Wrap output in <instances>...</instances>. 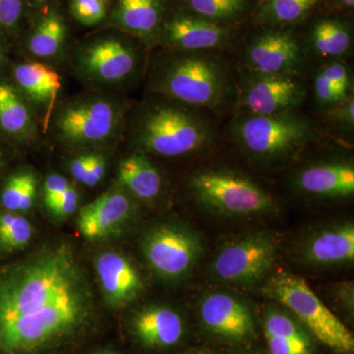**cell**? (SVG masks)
<instances>
[{
    "instance_id": "6da1fadb",
    "label": "cell",
    "mask_w": 354,
    "mask_h": 354,
    "mask_svg": "<svg viewBox=\"0 0 354 354\" xmlns=\"http://www.w3.org/2000/svg\"><path fill=\"white\" fill-rule=\"evenodd\" d=\"M92 293L71 247L60 244L0 269V354H26L87 323Z\"/></svg>"
},
{
    "instance_id": "7a4b0ae2",
    "label": "cell",
    "mask_w": 354,
    "mask_h": 354,
    "mask_svg": "<svg viewBox=\"0 0 354 354\" xmlns=\"http://www.w3.org/2000/svg\"><path fill=\"white\" fill-rule=\"evenodd\" d=\"M146 94L127 113L123 135L133 150L165 158L205 157L225 141L215 114L165 95Z\"/></svg>"
},
{
    "instance_id": "3957f363",
    "label": "cell",
    "mask_w": 354,
    "mask_h": 354,
    "mask_svg": "<svg viewBox=\"0 0 354 354\" xmlns=\"http://www.w3.org/2000/svg\"><path fill=\"white\" fill-rule=\"evenodd\" d=\"M232 55L160 48L149 57L146 93L205 109L220 120L230 116L237 102V68Z\"/></svg>"
},
{
    "instance_id": "277c9868",
    "label": "cell",
    "mask_w": 354,
    "mask_h": 354,
    "mask_svg": "<svg viewBox=\"0 0 354 354\" xmlns=\"http://www.w3.org/2000/svg\"><path fill=\"white\" fill-rule=\"evenodd\" d=\"M223 133L237 152L262 169L295 164L312 146L330 136L320 120L301 109L269 115L232 113Z\"/></svg>"
},
{
    "instance_id": "5b68a950",
    "label": "cell",
    "mask_w": 354,
    "mask_h": 354,
    "mask_svg": "<svg viewBox=\"0 0 354 354\" xmlns=\"http://www.w3.org/2000/svg\"><path fill=\"white\" fill-rule=\"evenodd\" d=\"M130 106L118 93L88 90L57 104L48 127L65 148H102L122 136Z\"/></svg>"
},
{
    "instance_id": "8992f818",
    "label": "cell",
    "mask_w": 354,
    "mask_h": 354,
    "mask_svg": "<svg viewBox=\"0 0 354 354\" xmlns=\"http://www.w3.org/2000/svg\"><path fill=\"white\" fill-rule=\"evenodd\" d=\"M114 31L85 39L71 53L72 71L88 90L120 93L145 77L151 50L138 39Z\"/></svg>"
},
{
    "instance_id": "52a82bcc",
    "label": "cell",
    "mask_w": 354,
    "mask_h": 354,
    "mask_svg": "<svg viewBox=\"0 0 354 354\" xmlns=\"http://www.w3.org/2000/svg\"><path fill=\"white\" fill-rule=\"evenodd\" d=\"M188 192L198 206L228 218L264 216L277 208L276 200L252 176L235 167L208 165L191 172Z\"/></svg>"
},
{
    "instance_id": "ba28073f",
    "label": "cell",
    "mask_w": 354,
    "mask_h": 354,
    "mask_svg": "<svg viewBox=\"0 0 354 354\" xmlns=\"http://www.w3.org/2000/svg\"><path fill=\"white\" fill-rule=\"evenodd\" d=\"M271 297L304 326L315 337L339 354H353L354 337L351 330L317 297L304 279L290 272H278L263 288Z\"/></svg>"
},
{
    "instance_id": "9c48e42d",
    "label": "cell",
    "mask_w": 354,
    "mask_h": 354,
    "mask_svg": "<svg viewBox=\"0 0 354 354\" xmlns=\"http://www.w3.org/2000/svg\"><path fill=\"white\" fill-rule=\"evenodd\" d=\"M235 48V65L241 71L304 76L309 64L295 26L255 25Z\"/></svg>"
},
{
    "instance_id": "30bf717a",
    "label": "cell",
    "mask_w": 354,
    "mask_h": 354,
    "mask_svg": "<svg viewBox=\"0 0 354 354\" xmlns=\"http://www.w3.org/2000/svg\"><path fill=\"white\" fill-rule=\"evenodd\" d=\"M278 251L279 241L272 232H248L221 247L212 262V274L230 285H255L271 271Z\"/></svg>"
},
{
    "instance_id": "8fae6325",
    "label": "cell",
    "mask_w": 354,
    "mask_h": 354,
    "mask_svg": "<svg viewBox=\"0 0 354 354\" xmlns=\"http://www.w3.org/2000/svg\"><path fill=\"white\" fill-rule=\"evenodd\" d=\"M309 94L304 76L264 75L237 69L234 113L269 115L301 109Z\"/></svg>"
},
{
    "instance_id": "7c38bea8",
    "label": "cell",
    "mask_w": 354,
    "mask_h": 354,
    "mask_svg": "<svg viewBox=\"0 0 354 354\" xmlns=\"http://www.w3.org/2000/svg\"><path fill=\"white\" fill-rule=\"evenodd\" d=\"M144 257L158 276L169 281L185 278L203 254L201 237L181 223H167L149 230L142 241Z\"/></svg>"
},
{
    "instance_id": "4fadbf2b",
    "label": "cell",
    "mask_w": 354,
    "mask_h": 354,
    "mask_svg": "<svg viewBox=\"0 0 354 354\" xmlns=\"http://www.w3.org/2000/svg\"><path fill=\"white\" fill-rule=\"evenodd\" d=\"M290 186L299 196L316 201H341L354 195V162L351 156L332 155L298 165Z\"/></svg>"
},
{
    "instance_id": "5bb4252c",
    "label": "cell",
    "mask_w": 354,
    "mask_h": 354,
    "mask_svg": "<svg viewBox=\"0 0 354 354\" xmlns=\"http://www.w3.org/2000/svg\"><path fill=\"white\" fill-rule=\"evenodd\" d=\"M239 27L216 24L180 8L167 14L158 46L177 50L232 51L239 38Z\"/></svg>"
},
{
    "instance_id": "9a60e30c",
    "label": "cell",
    "mask_w": 354,
    "mask_h": 354,
    "mask_svg": "<svg viewBox=\"0 0 354 354\" xmlns=\"http://www.w3.org/2000/svg\"><path fill=\"white\" fill-rule=\"evenodd\" d=\"M203 330L225 344H247L255 335L256 324L252 311L245 302L227 292L208 293L199 304Z\"/></svg>"
},
{
    "instance_id": "2e32d148",
    "label": "cell",
    "mask_w": 354,
    "mask_h": 354,
    "mask_svg": "<svg viewBox=\"0 0 354 354\" xmlns=\"http://www.w3.org/2000/svg\"><path fill=\"white\" fill-rule=\"evenodd\" d=\"M300 39L309 62L322 65L348 60L354 48L353 22L351 16L323 13L309 21Z\"/></svg>"
},
{
    "instance_id": "e0dca14e",
    "label": "cell",
    "mask_w": 354,
    "mask_h": 354,
    "mask_svg": "<svg viewBox=\"0 0 354 354\" xmlns=\"http://www.w3.org/2000/svg\"><path fill=\"white\" fill-rule=\"evenodd\" d=\"M167 14V0H118L109 26L138 39L152 51L158 46Z\"/></svg>"
},
{
    "instance_id": "ac0fdd59",
    "label": "cell",
    "mask_w": 354,
    "mask_h": 354,
    "mask_svg": "<svg viewBox=\"0 0 354 354\" xmlns=\"http://www.w3.org/2000/svg\"><path fill=\"white\" fill-rule=\"evenodd\" d=\"M297 251L304 263L317 267L353 263V223L339 221L316 228L302 239Z\"/></svg>"
},
{
    "instance_id": "d6986e66",
    "label": "cell",
    "mask_w": 354,
    "mask_h": 354,
    "mask_svg": "<svg viewBox=\"0 0 354 354\" xmlns=\"http://www.w3.org/2000/svg\"><path fill=\"white\" fill-rule=\"evenodd\" d=\"M131 195L122 188L106 191L79 212L77 225L86 239H104L122 227L134 213Z\"/></svg>"
},
{
    "instance_id": "ffe728a7",
    "label": "cell",
    "mask_w": 354,
    "mask_h": 354,
    "mask_svg": "<svg viewBox=\"0 0 354 354\" xmlns=\"http://www.w3.org/2000/svg\"><path fill=\"white\" fill-rule=\"evenodd\" d=\"M10 80L32 109L43 114L44 127H48L62 88L57 70L43 62H20L11 70Z\"/></svg>"
},
{
    "instance_id": "44dd1931",
    "label": "cell",
    "mask_w": 354,
    "mask_h": 354,
    "mask_svg": "<svg viewBox=\"0 0 354 354\" xmlns=\"http://www.w3.org/2000/svg\"><path fill=\"white\" fill-rule=\"evenodd\" d=\"M97 278L111 306L131 304L143 291V281L127 258L115 252L102 253L95 263Z\"/></svg>"
},
{
    "instance_id": "7402d4cb",
    "label": "cell",
    "mask_w": 354,
    "mask_h": 354,
    "mask_svg": "<svg viewBox=\"0 0 354 354\" xmlns=\"http://www.w3.org/2000/svg\"><path fill=\"white\" fill-rule=\"evenodd\" d=\"M133 329L147 348H169L183 341L186 324L181 314L171 307L152 305L137 313Z\"/></svg>"
},
{
    "instance_id": "603a6c76",
    "label": "cell",
    "mask_w": 354,
    "mask_h": 354,
    "mask_svg": "<svg viewBox=\"0 0 354 354\" xmlns=\"http://www.w3.org/2000/svg\"><path fill=\"white\" fill-rule=\"evenodd\" d=\"M263 325L269 354H314L313 337L288 310L268 309Z\"/></svg>"
},
{
    "instance_id": "cb8c5ba5",
    "label": "cell",
    "mask_w": 354,
    "mask_h": 354,
    "mask_svg": "<svg viewBox=\"0 0 354 354\" xmlns=\"http://www.w3.org/2000/svg\"><path fill=\"white\" fill-rule=\"evenodd\" d=\"M0 134L24 143L38 135L34 109L10 79L0 78Z\"/></svg>"
},
{
    "instance_id": "d4e9b609",
    "label": "cell",
    "mask_w": 354,
    "mask_h": 354,
    "mask_svg": "<svg viewBox=\"0 0 354 354\" xmlns=\"http://www.w3.org/2000/svg\"><path fill=\"white\" fill-rule=\"evenodd\" d=\"M118 186L135 199L150 202L162 193L164 179L150 156L133 150L120 162Z\"/></svg>"
},
{
    "instance_id": "484cf974",
    "label": "cell",
    "mask_w": 354,
    "mask_h": 354,
    "mask_svg": "<svg viewBox=\"0 0 354 354\" xmlns=\"http://www.w3.org/2000/svg\"><path fill=\"white\" fill-rule=\"evenodd\" d=\"M68 39V28L57 8H50L39 16L28 35L27 50L39 59H53L64 53Z\"/></svg>"
},
{
    "instance_id": "4316f807",
    "label": "cell",
    "mask_w": 354,
    "mask_h": 354,
    "mask_svg": "<svg viewBox=\"0 0 354 354\" xmlns=\"http://www.w3.org/2000/svg\"><path fill=\"white\" fill-rule=\"evenodd\" d=\"M322 0H269L256 8L255 25L295 26L304 22Z\"/></svg>"
},
{
    "instance_id": "83f0119b",
    "label": "cell",
    "mask_w": 354,
    "mask_h": 354,
    "mask_svg": "<svg viewBox=\"0 0 354 354\" xmlns=\"http://www.w3.org/2000/svg\"><path fill=\"white\" fill-rule=\"evenodd\" d=\"M184 8L216 24L239 27L251 12V0H184Z\"/></svg>"
},
{
    "instance_id": "f1b7e54d",
    "label": "cell",
    "mask_w": 354,
    "mask_h": 354,
    "mask_svg": "<svg viewBox=\"0 0 354 354\" xmlns=\"http://www.w3.org/2000/svg\"><path fill=\"white\" fill-rule=\"evenodd\" d=\"M38 180L34 172L20 171L7 178L0 192V204L6 211L18 213L32 208L37 197Z\"/></svg>"
},
{
    "instance_id": "f546056e",
    "label": "cell",
    "mask_w": 354,
    "mask_h": 354,
    "mask_svg": "<svg viewBox=\"0 0 354 354\" xmlns=\"http://www.w3.org/2000/svg\"><path fill=\"white\" fill-rule=\"evenodd\" d=\"M32 225L24 216L0 211V251L10 253L28 245L32 239Z\"/></svg>"
},
{
    "instance_id": "4dcf8cb0",
    "label": "cell",
    "mask_w": 354,
    "mask_h": 354,
    "mask_svg": "<svg viewBox=\"0 0 354 354\" xmlns=\"http://www.w3.org/2000/svg\"><path fill=\"white\" fill-rule=\"evenodd\" d=\"M321 115V122L330 135L335 134V138L341 140H351L354 134V95Z\"/></svg>"
},
{
    "instance_id": "1f68e13d",
    "label": "cell",
    "mask_w": 354,
    "mask_h": 354,
    "mask_svg": "<svg viewBox=\"0 0 354 354\" xmlns=\"http://www.w3.org/2000/svg\"><path fill=\"white\" fill-rule=\"evenodd\" d=\"M317 69L334 85L342 99H348L354 95L353 71L348 60L319 65Z\"/></svg>"
},
{
    "instance_id": "d6a6232c",
    "label": "cell",
    "mask_w": 354,
    "mask_h": 354,
    "mask_svg": "<svg viewBox=\"0 0 354 354\" xmlns=\"http://www.w3.org/2000/svg\"><path fill=\"white\" fill-rule=\"evenodd\" d=\"M310 90L312 91L316 111L321 114L327 113L346 100L342 99L341 95L335 90L334 85L325 76H323L318 69H316L314 73Z\"/></svg>"
},
{
    "instance_id": "836d02e7",
    "label": "cell",
    "mask_w": 354,
    "mask_h": 354,
    "mask_svg": "<svg viewBox=\"0 0 354 354\" xmlns=\"http://www.w3.org/2000/svg\"><path fill=\"white\" fill-rule=\"evenodd\" d=\"M26 0H0V32L6 39L19 32L26 16Z\"/></svg>"
},
{
    "instance_id": "e575fe53",
    "label": "cell",
    "mask_w": 354,
    "mask_h": 354,
    "mask_svg": "<svg viewBox=\"0 0 354 354\" xmlns=\"http://www.w3.org/2000/svg\"><path fill=\"white\" fill-rule=\"evenodd\" d=\"M70 11L76 21L88 27L100 24L106 17L104 0H71Z\"/></svg>"
},
{
    "instance_id": "d590c367",
    "label": "cell",
    "mask_w": 354,
    "mask_h": 354,
    "mask_svg": "<svg viewBox=\"0 0 354 354\" xmlns=\"http://www.w3.org/2000/svg\"><path fill=\"white\" fill-rule=\"evenodd\" d=\"M78 204V191L73 185H70L55 201L46 205V208L50 209V213L55 216L66 218V216L72 215L76 211Z\"/></svg>"
},
{
    "instance_id": "8d00e7d4",
    "label": "cell",
    "mask_w": 354,
    "mask_h": 354,
    "mask_svg": "<svg viewBox=\"0 0 354 354\" xmlns=\"http://www.w3.org/2000/svg\"><path fill=\"white\" fill-rule=\"evenodd\" d=\"M106 169H108V160L106 156L97 151H91L90 165H88L84 185L93 187L101 183L102 179L106 176Z\"/></svg>"
},
{
    "instance_id": "74e56055",
    "label": "cell",
    "mask_w": 354,
    "mask_h": 354,
    "mask_svg": "<svg viewBox=\"0 0 354 354\" xmlns=\"http://www.w3.org/2000/svg\"><path fill=\"white\" fill-rule=\"evenodd\" d=\"M70 185L68 180L59 174H50L46 177L43 186L44 204L55 201Z\"/></svg>"
},
{
    "instance_id": "f35d334b",
    "label": "cell",
    "mask_w": 354,
    "mask_h": 354,
    "mask_svg": "<svg viewBox=\"0 0 354 354\" xmlns=\"http://www.w3.org/2000/svg\"><path fill=\"white\" fill-rule=\"evenodd\" d=\"M335 298L337 304L353 316L354 312V286L353 281H344L335 288Z\"/></svg>"
},
{
    "instance_id": "ab89813d",
    "label": "cell",
    "mask_w": 354,
    "mask_h": 354,
    "mask_svg": "<svg viewBox=\"0 0 354 354\" xmlns=\"http://www.w3.org/2000/svg\"><path fill=\"white\" fill-rule=\"evenodd\" d=\"M91 151L75 156L69 162V171L78 183L84 184L90 165Z\"/></svg>"
},
{
    "instance_id": "60d3db41",
    "label": "cell",
    "mask_w": 354,
    "mask_h": 354,
    "mask_svg": "<svg viewBox=\"0 0 354 354\" xmlns=\"http://www.w3.org/2000/svg\"><path fill=\"white\" fill-rule=\"evenodd\" d=\"M324 13L351 16L354 9V0H322L320 4Z\"/></svg>"
},
{
    "instance_id": "b9f144b4",
    "label": "cell",
    "mask_w": 354,
    "mask_h": 354,
    "mask_svg": "<svg viewBox=\"0 0 354 354\" xmlns=\"http://www.w3.org/2000/svg\"><path fill=\"white\" fill-rule=\"evenodd\" d=\"M6 64V44H0V74Z\"/></svg>"
},
{
    "instance_id": "7bdbcfd3",
    "label": "cell",
    "mask_w": 354,
    "mask_h": 354,
    "mask_svg": "<svg viewBox=\"0 0 354 354\" xmlns=\"http://www.w3.org/2000/svg\"><path fill=\"white\" fill-rule=\"evenodd\" d=\"M189 354H220L218 353H216V351H211V349L208 348H200L196 349V351H192V353Z\"/></svg>"
},
{
    "instance_id": "ee69618b",
    "label": "cell",
    "mask_w": 354,
    "mask_h": 354,
    "mask_svg": "<svg viewBox=\"0 0 354 354\" xmlns=\"http://www.w3.org/2000/svg\"><path fill=\"white\" fill-rule=\"evenodd\" d=\"M230 354H257L251 353V351H244V349H236V351H232Z\"/></svg>"
},
{
    "instance_id": "f6af8a7d",
    "label": "cell",
    "mask_w": 354,
    "mask_h": 354,
    "mask_svg": "<svg viewBox=\"0 0 354 354\" xmlns=\"http://www.w3.org/2000/svg\"><path fill=\"white\" fill-rule=\"evenodd\" d=\"M35 3L39 4V6H43V4L50 3V2L53 1V0H32Z\"/></svg>"
},
{
    "instance_id": "bcb514c9",
    "label": "cell",
    "mask_w": 354,
    "mask_h": 354,
    "mask_svg": "<svg viewBox=\"0 0 354 354\" xmlns=\"http://www.w3.org/2000/svg\"><path fill=\"white\" fill-rule=\"evenodd\" d=\"M7 39L1 32H0V44H6Z\"/></svg>"
},
{
    "instance_id": "7dc6e473",
    "label": "cell",
    "mask_w": 354,
    "mask_h": 354,
    "mask_svg": "<svg viewBox=\"0 0 354 354\" xmlns=\"http://www.w3.org/2000/svg\"><path fill=\"white\" fill-rule=\"evenodd\" d=\"M2 167H3V160H2L1 153H0V171H1Z\"/></svg>"
},
{
    "instance_id": "c3c4849f",
    "label": "cell",
    "mask_w": 354,
    "mask_h": 354,
    "mask_svg": "<svg viewBox=\"0 0 354 354\" xmlns=\"http://www.w3.org/2000/svg\"><path fill=\"white\" fill-rule=\"evenodd\" d=\"M259 1V4L263 3V2L269 1V0H258Z\"/></svg>"
},
{
    "instance_id": "681fc988",
    "label": "cell",
    "mask_w": 354,
    "mask_h": 354,
    "mask_svg": "<svg viewBox=\"0 0 354 354\" xmlns=\"http://www.w3.org/2000/svg\"><path fill=\"white\" fill-rule=\"evenodd\" d=\"M104 354H116V353H104Z\"/></svg>"
}]
</instances>
